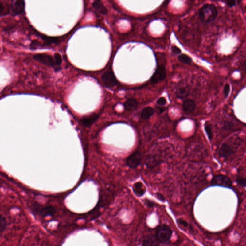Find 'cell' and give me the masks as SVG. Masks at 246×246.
Masks as SVG:
<instances>
[{
  "instance_id": "obj_1",
  "label": "cell",
  "mask_w": 246,
  "mask_h": 246,
  "mask_svg": "<svg viewBox=\"0 0 246 246\" xmlns=\"http://www.w3.org/2000/svg\"><path fill=\"white\" fill-rule=\"evenodd\" d=\"M199 14L200 19L202 22L209 23L217 18L218 12L213 5L205 4L200 9Z\"/></svg>"
},
{
  "instance_id": "obj_2",
  "label": "cell",
  "mask_w": 246,
  "mask_h": 246,
  "mask_svg": "<svg viewBox=\"0 0 246 246\" xmlns=\"http://www.w3.org/2000/svg\"><path fill=\"white\" fill-rule=\"evenodd\" d=\"M172 234V231L168 225H162L156 228L155 236L160 242H166L170 240Z\"/></svg>"
},
{
  "instance_id": "obj_3",
  "label": "cell",
  "mask_w": 246,
  "mask_h": 246,
  "mask_svg": "<svg viewBox=\"0 0 246 246\" xmlns=\"http://www.w3.org/2000/svg\"><path fill=\"white\" fill-rule=\"evenodd\" d=\"M102 80L104 85L108 88H113L118 83L115 74L111 70L107 71L103 74Z\"/></svg>"
},
{
  "instance_id": "obj_4",
  "label": "cell",
  "mask_w": 246,
  "mask_h": 246,
  "mask_svg": "<svg viewBox=\"0 0 246 246\" xmlns=\"http://www.w3.org/2000/svg\"><path fill=\"white\" fill-rule=\"evenodd\" d=\"M33 58L42 64L54 68L55 66L54 59L52 55L46 53H40L33 56Z\"/></svg>"
},
{
  "instance_id": "obj_5",
  "label": "cell",
  "mask_w": 246,
  "mask_h": 246,
  "mask_svg": "<svg viewBox=\"0 0 246 246\" xmlns=\"http://www.w3.org/2000/svg\"><path fill=\"white\" fill-rule=\"evenodd\" d=\"M211 184L224 187H230L232 183L229 178L224 175H217L212 179Z\"/></svg>"
},
{
  "instance_id": "obj_6",
  "label": "cell",
  "mask_w": 246,
  "mask_h": 246,
  "mask_svg": "<svg viewBox=\"0 0 246 246\" xmlns=\"http://www.w3.org/2000/svg\"><path fill=\"white\" fill-rule=\"evenodd\" d=\"M166 76V71L165 66L162 65H159L153 74L150 81L152 84H156L165 80Z\"/></svg>"
},
{
  "instance_id": "obj_7",
  "label": "cell",
  "mask_w": 246,
  "mask_h": 246,
  "mask_svg": "<svg viewBox=\"0 0 246 246\" xmlns=\"http://www.w3.org/2000/svg\"><path fill=\"white\" fill-rule=\"evenodd\" d=\"M141 155L139 151H136L127 157L126 162L130 168H135L139 166L141 163Z\"/></svg>"
},
{
  "instance_id": "obj_8",
  "label": "cell",
  "mask_w": 246,
  "mask_h": 246,
  "mask_svg": "<svg viewBox=\"0 0 246 246\" xmlns=\"http://www.w3.org/2000/svg\"><path fill=\"white\" fill-rule=\"evenodd\" d=\"M235 152V150L232 145L229 143H223L219 150V156L223 158H228L232 155Z\"/></svg>"
},
{
  "instance_id": "obj_9",
  "label": "cell",
  "mask_w": 246,
  "mask_h": 246,
  "mask_svg": "<svg viewBox=\"0 0 246 246\" xmlns=\"http://www.w3.org/2000/svg\"><path fill=\"white\" fill-rule=\"evenodd\" d=\"M25 2L22 0H17L11 5V10L14 15L21 14L24 12Z\"/></svg>"
},
{
  "instance_id": "obj_10",
  "label": "cell",
  "mask_w": 246,
  "mask_h": 246,
  "mask_svg": "<svg viewBox=\"0 0 246 246\" xmlns=\"http://www.w3.org/2000/svg\"><path fill=\"white\" fill-rule=\"evenodd\" d=\"M159 243L160 241L155 235H150L145 238L143 246H159Z\"/></svg>"
},
{
  "instance_id": "obj_11",
  "label": "cell",
  "mask_w": 246,
  "mask_h": 246,
  "mask_svg": "<svg viewBox=\"0 0 246 246\" xmlns=\"http://www.w3.org/2000/svg\"><path fill=\"white\" fill-rule=\"evenodd\" d=\"M133 190L137 196L141 197L146 192V189L142 182H138L134 184Z\"/></svg>"
},
{
  "instance_id": "obj_12",
  "label": "cell",
  "mask_w": 246,
  "mask_h": 246,
  "mask_svg": "<svg viewBox=\"0 0 246 246\" xmlns=\"http://www.w3.org/2000/svg\"><path fill=\"white\" fill-rule=\"evenodd\" d=\"M196 107V103L194 100H185L184 102L182 108L184 111L185 113H190L194 110Z\"/></svg>"
},
{
  "instance_id": "obj_13",
  "label": "cell",
  "mask_w": 246,
  "mask_h": 246,
  "mask_svg": "<svg viewBox=\"0 0 246 246\" xmlns=\"http://www.w3.org/2000/svg\"><path fill=\"white\" fill-rule=\"evenodd\" d=\"M92 6L98 12L101 14L106 15L108 12V10L103 5L102 1L96 0L94 1L92 3Z\"/></svg>"
},
{
  "instance_id": "obj_14",
  "label": "cell",
  "mask_w": 246,
  "mask_h": 246,
  "mask_svg": "<svg viewBox=\"0 0 246 246\" xmlns=\"http://www.w3.org/2000/svg\"><path fill=\"white\" fill-rule=\"evenodd\" d=\"M99 115L97 114H93L87 117H85L81 120L82 124L85 127H89L92 126L93 123L98 118Z\"/></svg>"
},
{
  "instance_id": "obj_15",
  "label": "cell",
  "mask_w": 246,
  "mask_h": 246,
  "mask_svg": "<svg viewBox=\"0 0 246 246\" xmlns=\"http://www.w3.org/2000/svg\"><path fill=\"white\" fill-rule=\"evenodd\" d=\"M189 92V88L187 86H183L178 88L176 90V95L177 97L183 99L187 97Z\"/></svg>"
},
{
  "instance_id": "obj_16",
  "label": "cell",
  "mask_w": 246,
  "mask_h": 246,
  "mask_svg": "<svg viewBox=\"0 0 246 246\" xmlns=\"http://www.w3.org/2000/svg\"><path fill=\"white\" fill-rule=\"evenodd\" d=\"M138 104V102L136 99L130 98L125 102L124 107L127 110L132 111L137 108Z\"/></svg>"
},
{
  "instance_id": "obj_17",
  "label": "cell",
  "mask_w": 246,
  "mask_h": 246,
  "mask_svg": "<svg viewBox=\"0 0 246 246\" xmlns=\"http://www.w3.org/2000/svg\"><path fill=\"white\" fill-rule=\"evenodd\" d=\"M154 113V110L151 107L145 108L141 111V117L143 119L147 120L152 116Z\"/></svg>"
},
{
  "instance_id": "obj_18",
  "label": "cell",
  "mask_w": 246,
  "mask_h": 246,
  "mask_svg": "<svg viewBox=\"0 0 246 246\" xmlns=\"http://www.w3.org/2000/svg\"><path fill=\"white\" fill-rule=\"evenodd\" d=\"M56 210L53 207H46L43 208L40 212V214L43 217H47V216H52L55 214Z\"/></svg>"
},
{
  "instance_id": "obj_19",
  "label": "cell",
  "mask_w": 246,
  "mask_h": 246,
  "mask_svg": "<svg viewBox=\"0 0 246 246\" xmlns=\"http://www.w3.org/2000/svg\"><path fill=\"white\" fill-rule=\"evenodd\" d=\"M179 61L185 64H189L192 62V59L186 54H181L178 57Z\"/></svg>"
},
{
  "instance_id": "obj_20",
  "label": "cell",
  "mask_w": 246,
  "mask_h": 246,
  "mask_svg": "<svg viewBox=\"0 0 246 246\" xmlns=\"http://www.w3.org/2000/svg\"><path fill=\"white\" fill-rule=\"evenodd\" d=\"M7 223L6 218L2 216L1 215L0 217V232L2 233L6 228Z\"/></svg>"
},
{
  "instance_id": "obj_21",
  "label": "cell",
  "mask_w": 246,
  "mask_h": 246,
  "mask_svg": "<svg viewBox=\"0 0 246 246\" xmlns=\"http://www.w3.org/2000/svg\"><path fill=\"white\" fill-rule=\"evenodd\" d=\"M205 130L206 132L207 135L209 139L210 140H212L213 137V134L212 131V128L211 126L209 124H206L205 125Z\"/></svg>"
},
{
  "instance_id": "obj_22",
  "label": "cell",
  "mask_w": 246,
  "mask_h": 246,
  "mask_svg": "<svg viewBox=\"0 0 246 246\" xmlns=\"http://www.w3.org/2000/svg\"><path fill=\"white\" fill-rule=\"evenodd\" d=\"M54 62L56 66H60L62 64V59L61 55L59 53H55L54 55Z\"/></svg>"
},
{
  "instance_id": "obj_23",
  "label": "cell",
  "mask_w": 246,
  "mask_h": 246,
  "mask_svg": "<svg viewBox=\"0 0 246 246\" xmlns=\"http://www.w3.org/2000/svg\"><path fill=\"white\" fill-rule=\"evenodd\" d=\"M236 181L240 185H241L242 187H246V179L241 178V177H238L236 179Z\"/></svg>"
},
{
  "instance_id": "obj_24",
  "label": "cell",
  "mask_w": 246,
  "mask_h": 246,
  "mask_svg": "<svg viewBox=\"0 0 246 246\" xmlns=\"http://www.w3.org/2000/svg\"><path fill=\"white\" fill-rule=\"evenodd\" d=\"M166 100L163 97L160 98L157 101V104L160 105V106H164V105H166Z\"/></svg>"
},
{
  "instance_id": "obj_25",
  "label": "cell",
  "mask_w": 246,
  "mask_h": 246,
  "mask_svg": "<svg viewBox=\"0 0 246 246\" xmlns=\"http://www.w3.org/2000/svg\"><path fill=\"white\" fill-rule=\"evenodd\" d=\"M171 50H172L173 53H174V54H180L181 53V51L180 48L176 46H172V47H171Z\"/></svg>"
},
{
  "instance_id": "obj_26",
  "label": "cell",
  "mask_w": 246,
  "mask_h": 246,
  "mask_svg": "<svg viewBox=\"0 0 246 246\" xmlns=\"http://www.w3.org/2000/svg\"><path fill=\"white\" fill-rule=\"evenodd\" d=\"M230 86L228 84H226L225 85V87L224 88V94L225 95V97H227L229 93L230 92Z\"/></svg>"
},
{
  "instance_id": "obj_27",
  "label": "cell",
  "mask_w": 246,
  "mask_h": 246,
  "mask_svg": "<svg viewBox=\"0 0 246 246\" xmlns=\"http://www.w3.org/2000/svg\"><path fill=\"white\" fill-rule=\"evenodd\" d=\"M178 222L179 224L181 225L182 226H184V227H187L188 226V223L186 221H185L184 220L179 219L178 220Z\"/></svg>"
},
{
  "instance_id": "obj_28",
  "label": "cell",
  "mask_w": 246,
  "mask_h": 246,
  "mask_svg": "<svg viewBox=\"0 0 246 246\" xmlns=\"http://www.w3.org/2000/svg\"><path fill=\"white\" fill-rule=\"evenodd\" d=\"M225 2L229 7H232L236 5V2L234 1H229Z\"/></svg>"
},
{
  "instance_id": "obj_29",
  "label": "cell",
  "mask_w": 246,
  "mask_h": 246,
  "mask_svg": "<svg viewBox=\"0 0 246 246\" xmlns=\"http://www.w3.org/2000/svg\"><path fill=\"white\" fill-rule=\"evenodd\" d=\"M156 197H157V199H159L161 201H166V199H165V197L160 193H156Z\"/></svg>"
},
{
  "instance_id": "obj_30",
  "label": "cell",
  "mask_w": 246,
  "mask_h": 246,
  "mask_svg": "<svg viewBox=\"0 0 246 246\" xmlns=\"http://www.w3.org/2000/svg\"><path fill=\"white\" fill-rule=\"evenodd\" d=\"M145 203L149 207L154 206V203H153L152 201H149V200H147V201H145Z\"/></svg>"
},
{
  "instance_id": "obj_31",
  "label": "cell",
  "mask_w": 246,
  "mask_h": 246,
  "mask_svg": "<svg viewBox=\"0 0 246 246\" xmlns=\"http://www.w3.org/2000/svg\"><path fill=\"white\" fill-rule=\"evenodd\" d=\"M157 111L159 113H161L162 112L164 111V109L161 108V107H157Z\"/></svg>"
},
{
  "instance_id": "obj_32",
  "label": "cell",
  "mask_w": 246,
  "mask_h": 246,
  "mask_svg": "<svg viewBox=\"0 0 246 246\" xmlns=\"http://www.w3.org/2000/svg\"><path fill=\"white\" fill-rule=\"evenodd\" d=\"M244 69H245V70L246 71V61H245V63H244Z\"/></svg>"
}]
</instances>
